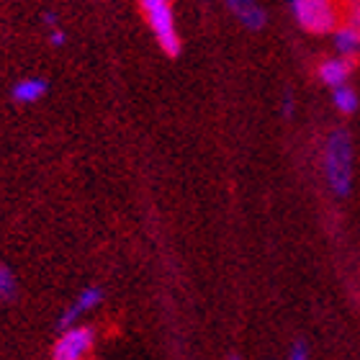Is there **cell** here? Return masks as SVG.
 I'll return each mask as SVG.
<instances>
[{"mask_svg": "<svg viewBox=\"0 0 360 360\" xmlns=\"http://www.w3.org/2000/svg\"><path fill=\"white\" fill-rule=\"evenodd\" d=\"M324 178L338 195L350 193L353 186V142L347 131H332L324 142Z\"/></svg>", "mask_w": 360, "mask_h": 360, "instance_id": "6da1fadb", "label": "cell"}, {"mask_svg": "<svg viewBox=\"0 0 360 360\" xmlns=\"http://www.w3.org/2000/svg\"><path fill=\"white\" fill-rule=\"evenodd\" d=\"M144 18L150 23L152 34L158 39L160 49L170 57L180 54V34L175 26V13H173V0H139Z\"/></svg>", "mask_w": 360, "mask_h": 360, "instance_id": "7a4b0ae2", "label": "cell"}, {"mask_svg": "<svg viewBox=\"0 0 360 360\" xmlns=\"http://www.w3.org/2000/svg\"><path fill=\"white\" fill-rule=\"evenodd\" d=\"M293 15L301 29L311 34H330L338 23V6L335 0H291Z\"/></svg>", "mask_w": 360, "mask_h": 360, "instance_id": "3957f363", "label": "cell"}, {"mask_svg": "<svg viewBox=\"0 0 360 360\" xmlns=\"http://www.w3.org/2000/svg\"><path fill=\"white\" fill-rule=\"evenodd\" d=\"M60 340L54 342L52 347V358L54 360H80L93 350V342H96V335L90 327H68V330H60Z\"/></svg>", "mask_w": 360, "mask_h": 360, "instance_id": "277c9868", "label": "cell"}, {"mask_svg": "<svg viewBox=\"0 0 360 360\" xmlns=\"http://www.w3.org/2000/svg\"><path fill=\"white\" fill-rule=\"evenodd\" d=\"M101 301H103V291H101L98 285H88L85 291L77 293V299L72 301L68 311L60 316L57 327H60V330H68V327H72V324H75L77 319L85 314V311H93V309H96Z\"/></svg>", "mask_w": 360, "mask_h": 360, "instance_id": "5b68a950", "label": "cell"}, {"mask_svg": "<svg viewBox=\"0 0 360 360\" xmlns=\"http://www.w3.org/2000/svg\"><path fill=\"white\" fill-rule=\"evenodd\" d=\"M226 6L245 29L257 31L265 26V11L257 6V0H226Z\"/></svg>", "mask_w": 360, "mask_h": 360, "instance_id": "8992f818", "label": "cell"}, {"mask_svg": "<svg viewBox=\"0 0 360 360\" xmlns=\"http://www.w3.org/2000/svg\"><path fill=\"white\" fill-rule=\"evenodd\" d=\"M353 72V65L347 62V57H335V60H327L319 65V80L324 85H332V88H338V85H345L347 77Z\"/></svg>", "mask_w": 360, "mask_h": 360, "instance_id": "52a82bcc", "label": "cell"}, {"mask_svg": "<svg viewBox=\"0 0 360 360\" xmlns=\"http://www.w3.org/2000/svg\"><path fill=\"white\" fill-rule=\"evenodd\" d=\"M46 83L41 77H26L21 83L13 85V98L18 103H37L39 98H44Z\"/></svg>", "mask_w": 360, "mask_h": 360, "instance_id": "ba28073f", "label": "cell"}, {"mask_svg": "<svg viewBox=\"0 0 360 360\" xmlns=\"http://www.w3.org/2000/svg\"><path fill=\"white\" fill-rule=\"evenodd\" d=\"M335 46L342 57H353V54L360 52V34L347 23V26H340L335 31Z\"/></svg>", "mask_w": 360, "mask_h": 360, "instance_id": "9c48e42d", "label": "cell"}, {"mask_svg": "<svg viewBox=\"0 0 360 360\" xmlns=\"http://www.w3.org/2000/svg\"><path fill=\"white\" fill-rule=\"evenodd\" d=\"M332 101H335V105H338L340 113H355V108H358V96H355V90L347 83L335 88Z\"/></svg>", "mask_w": 360, "mask_h": 360, "instance_id": "30bf717a", "label": "cell"}, {"mask_svg": "<svg viewBox=\"0 0 360 360\" xmlns=\"http://www.w3.org/2000/svg\"><path fill=\"white\" fill-rule=\"evenodd\" d=\"M15 296V278L13 273L0 263V301H8Z\"/></svg>", "mask_w": 360, "mask_h": 360, "instance_id": "8fae6325", "label": "cell"}, {"mask_svg": "<svg viewBox=\"0 0 360 360\" xmlns=\"http://www.w3.org/2000/svg\"><path fill=\"white\" fill-rule=\"evenodd\" d=\"M288 358L291 360H307L309 358V345L304 342V340H296L291 345V353H288Z\"/></svg>", "mask_w": 360, "mask_h": 360, "instance_id": "7c38bea8", "label": "cell"}, {"mask_svg": "<svg viewBox=\"0 0 360 360\" xmlns=\"http://www.w3.org/2000/svg\"><path fill=\"white\" fill-rule=\"evenodd\" d=\"M347 23L360 34V0H350V18H347Z\"/></svg>", "mask_w": 360, "mask_h": 360, "instance_id": "4fadbf2b", "label": "cell"}, {"mask_svg": "<svg viewBox=\"0 0 360 360\" xmlns=\"http://www.w3.org/2000/svg\"><path fill=\"white\" fill-rule=\"evenodd\" d=\"M49 41H52L54 46H62V44H65V34H62L60 29H54L52 34H49Z\"/></svg>", "mask_w": 360, "mask_h": 360, "instance_id": "5bb4252c", "label": "cell"}]
</instances>
